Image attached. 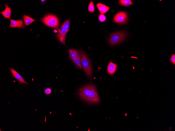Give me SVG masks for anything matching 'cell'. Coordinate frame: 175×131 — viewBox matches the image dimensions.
<instances>
[{
    "label": "cell",
    "instance_id": "18",
    "mask_svg": "<svg viewBox=\"0 0 175 131\" xmlns=\"http://www.w3.org/2000/svg\"><path fill=\"white\" fill-rule=\"evenodd\" d=\"M99 21L101 22L104 21L106 19V17L103 14H101L99 17Z\"/></svg>",
    "mask_w": 175,
    "mask_h": 131
},
{
    "label": "cell",
    "instance_id": "22",
    "mask_svg": "<svg viewBox=\"0 0 175 131\" xmlns=\"http://www.w3.org/2000/svg\"><path fill=\"white\" fill-rule=\"evenodd\" d=\"M54 32H57V30H55L54 31Z\"/></svg>",
    "mask_w": 175,
    "mask_h": 131
},
{
    "label": "cell",
    "instance_id": "19",
    "mask_svg": "<svg viewBox=\"0 0 175 131\" xmlns=\"http://www.w3.org/2000/svg\"><path fill=\"white\" fill-rule=\"evenodd\" d=\"M170 61L174 65H175V54H173L172 55L171 59H170Z\"/></svg>",
    "mask_w": 175,
    "mask_h": 131
},
{
    "label": "cell",
    "instance_id": "7",
    "mask_svg": "<svg viewBox=\"0 0 175 131\" xmlns=\"http://www.w3.org/2000/svg\"><path fill=\"white\" fill-rule=\"evenodd\" d=\"M9 69L13 76L21 83L27 85L29 83L26 81L13 68H9Z\"/></svg>",
    "mask_w": 175,
    "mask_h": 131
},
{
    "label": "cell",
    "instance_id": "14",
    "mask_svg": "<svg viewBox=\"0 0 175 131\" xmlns=\"http://www.w3.org/2000/svg\"><path fill=\"white\" fill-rule=\"evenodd\" d=\"M23 18L25 25L26 26L29 25L33 22L36 21L31 17L26 15H24Z\"/></svg>",
    "mask_w": 175,
    "mask_h": 131
},
{
    "label": "cell",
    "instance_id": "20",
    "mask_svg": "<svg viewBox=\"0 0 175 131\" xmlns=\"http://www.w3.org/2000/svg\"><path fill=\"white\" fill-rule=\"evenodd\" d=\"M44 92L46 94L49 95L51 93V90L50 88H47L45 90Z\"/></svg>",
    "mask_w": 175,
    "mask_h": 131
},
{
    "label": "cell",
    "instance_id": "11",
    "mask_svg": "<svg viewBox=\"0 0 175 131\" xmlns=\"http://www.w3.org/2000/svg\"><path fill=\"white\" fill-rule=\"evenodd\" d=\"M5 6L6 7L5 9L0 13L5 18L10 19L11 14V9L7 4H5Z\"/></svg>",
    "mask_w": 175,
    "mask_h": 131
},
{
    "label": "cell",
    "instance_id": "21",
    "mask_svg": "<svg viewBox=\"0 0 175 131\" xmlns=\"http://www.w3.org/2000/svg\"><path fill=\"white\" fill-rule=\"evenodd\" d=\"M41 2L42 3H44L46 2V0H41Z\"/></svg>",
    "mask_w": 175,
    "mask_h": 131
},
{
    "label": "cell",
    "instance_id": "16",
    "mask_svg": "<svg viewBox=\"0 0 175 131\" xmlns=\"http://www.w3.org/2000/svg\"><path fill=\"white\" fill-rule=\"evenodd\" d=\"M70 21V19H68L65 21L62 25L66 30L67 32L69 30Z\"/></svg>",
    "mask_w": 175,
    "mask_h": 131
},
{
    "label": "cell",
    "instance_id": "9",
    "mask_svg": "<svg viewBox=\"0 0 175 131\" xmlns=\"http://www.w3.org/2000/svg\"><path fill=\"white\" fill-rule=\"evenodd\" d=\"M117 68L116 64L110 61L109 63L107 68V72L110 75H112L114 73Z\"/></svg>",
    "mask_w": 175,
    "mask_h": 131
},
{
    "label": "cell",
    "instance_id": "2",
    "mask_svg": "<svg viewBox=\"0 0 175 131\" xmlns=\"http://www.w3.org/2000/svg\"><path fill=\"white\" fill-rule=\"evenodd\" d=\"M80 54L81 57V65L83 69L88 78L91 79L92 70L90 61L84 51H80Z\"/></svg>",
    "mask_w": 175,
    "mask_h": 131
},
{
    "label": "cell",
    "instance_id": "1",
    "mask_svg": "<svg viewBox=\"0 0 175 131\" xmlns=\"http://www.w3.org/2000/svg\"><path fill=\"white\" fill-rule=\"evenodd\" d=\"M78 93L83 100L88 102L95 104L100 102L96 87L93 84H88L81 88Z\"/></svg>",
    "mask_w": 175,
    "mask_h": 131
},
{
    "label": "cell",
    "instance_id": "13",
    "mask_svg": "<svg viewBox=\"0 0 175 131\" xmlns=\"http://www.w3.org/2000/svg\"><path fill=\"white\" fill-rule=\"evenodd\" d=\"M72 61L78 68L82 70L81 57L80 54Z\"/></svg>",
    "mask_w": 175,
    "mask_h": 131
},
{
    "label": "cell",
    "instance_id": "5",
    "mask_svg": "<svg viewBox=\"0 0 175 131\" xmlns=\"http://www.w3.org/2000/svg\"><path fill=\"white\" fill-rule=\"evenodd\" d=\"M114 21L118 24H125L128 20V15L124 12H120L117 13L113 18Z\"/></svg>",
    "mask_w": 175,
    "mask_h": 131
},
{
    "label": "cell",
    "instance_id": "4",
    "mask_svg": "<svg viewBox=\"0 0 175 131\" xmlns=\"http://www.w3.org/2000/svg\"><path fill=\"white\" fill-rule=\"evenodd\" d=\"M41 20L44 24L50 27H56L59 24L58 18L52 14H49L45 16Z\"/></svg>",
    "mask_w": 175,
    "mask_h": 131
},
{
    "label": "cell",
    "instance_id": "15",
    "mask_svg": "<svg viewBox=\"0 0 175 131\" xmlns=\"http://www.w3.org/2000/svg\"><path fill=\"white\" fill-rule=\"evenodd\" d=\"M119 4L122 5L126 6L133 4V2L130 0H120L119 1Z\"/></svg>",
    "mask_w": 175,
    "mask_h": 131
},
{
    "label": "cell",
    "instance_id": "6",
    "mask_svg": "<svg viewBox=\"0 0 175 131\" xmlns=\"http://www.w3.org/2000/svg\"><path fill=\"white\" fill-rule=\"evenodd\" d=\"M67 32L63 25H62L57 35L58 39L62 44L65 45L66 36Z\"/></svg>",
    "mask_w": 175,
    "mask_h": 131
},
{
    "label": "cell",
    "instance_id": "12",
    "mask_svg": "<svg viewBox=\"0 0 175 131\" xmlns=\"http://www.w3.org/2000/svg\"><path fill=\"white\" fill-rule=\"evenodd\" d=\"M68 52L70 59L72 61L80 54L78 51L75 49H69Z\"/></svg>",
    "mask_w": 175,
    "mask_h": 131
},
{
    "label": "cell",
    "instance_id": "17",
    "mask_svg": "<svg viewBox=\"0 0 175 131\" xmlns=\"http://www.w3.org/2000/svg\"><path fill=\"white\" fill-rule=\"evenodd\" d=\"M95 10V8L94 3L93 1H91L89 4L88 8V11L89 12H94Z\"/></svg>",
    "mask_w": 175,
    "mask_h": 131
},
{
    "label": "cell",
    "instance_id": "10",
    "mask_svg": "<svg viewBox=\"0 0 175 131\" xmlns=\"http://www.w3.org/2000/svg\"><path fill=\"white\" fill-rule=\"evenodd\" d=\"M100 13L103 14L106 13L110 9V7L106 5L99 3L96 4Z\"/></svg>",
    "mask_w": 175,
    "mask_h": 131
},
{
    "label": "cell",
    "instance_id": "8",
    "mask_svg": "<svg viewBox=\"0 0 175 131\" xmlns=\"http://www.w3.org/2000/svg\"><path fill=\"white\" fill-rule=\"evenodd\" d=\"M10 20L11 22L10 27L22 28L24 26L23 19L17 20L12 19H10Z\"/></svg>",
    "mask_w": 175,
    "mask_h": 131
},
{
    "label": "cell",
    "instance_id": "3",
    "mask_svg": "<svg viewBox=\"0 0 175 131\" xmlns=\"http://www.w3.org/2000/svg\"><path fill=\"white\" fill-rule=\"evenodd\" d=\"M127 37L126 33L122 31H119L111 33L108 42L111 46H113L120 43Z\"/></svg>",
    "mask_w": 175,
    "mask_h": 131
}]
</instances>
